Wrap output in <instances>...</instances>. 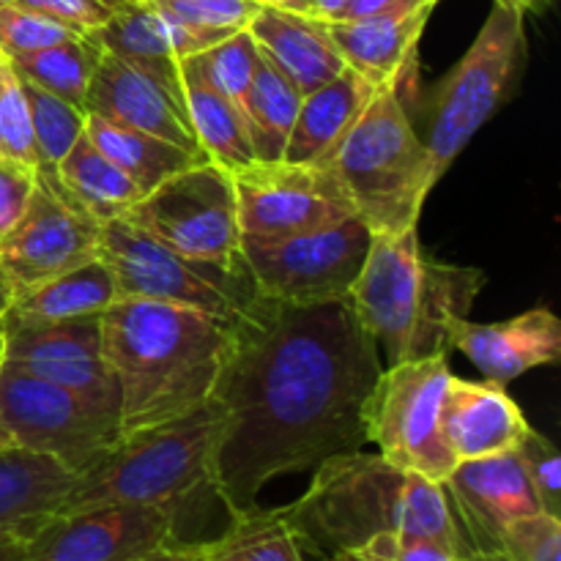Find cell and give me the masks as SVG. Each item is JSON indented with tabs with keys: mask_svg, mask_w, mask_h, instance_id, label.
<instances>
[{
	"mask_svg": "<svg viewBox=\"0 0 561 561\" xmlns=\"http://www.w3.org/2000/svg\"><path fill=\"white\" fill-rule=\"evenodd\" d=\"M376 88L367 85L356 71L345 69L327 85L301 96L283 162H323L362 113Z\"/></svg>",
	"mask_w": 561,
	"mask_h": 561,
	"instance_id": "obj_24",
	"label": "cell"
},
{
	"mask_svg": "<svg viewBox=\"0 0 561 561\" xmlns=\"http://www.w3.org/2000/svg\"><path fill=\"white\" fill-rule=\"evenodd\" d=\"M551 3V0H493V5H504V9L520 11V14H529V11H540L542 5Z\"/></svg>",
	"mask_w": 561,
	"mask_h": 561,
	"instance_id": "obj_45",
	"label": "cell"
},
{
	"mask_svg": "<svg viewBox=\"0 0 561 561\" xmlns=\"http://www.w3.org/2000/svg\"><path fill=\"white\" fill-rule=\"evenodd\" d=\"M233 186L241 239H285L356 217L327 162H255Z\"/></svg>",
	"mask_w": 561,
	"mask_h": 561,
	"instance_id": "obj_13",
	"label": "cell"
},
{
	"mask_svg": "<svg viewBox=\"0 0 561 561\" xmlns=\"http://www.w3.org/2000/svg\"><path fill=\"white\" fill-rule=\"evenodd\" d=\"M348 3L351 0H307V11H310V16H318V20L323 22H332V20H340V14H343V9Z\"/></svg>",
	"mask_w": 561,
	"mask_h": 561,
	"instance_id": "obj_44",
	"label": "cell"
},
{
	"mask_svg": "<svg viewBox=\"0 0 561 561\" xmlns=\"http://www.w3.org/2000/svg\"><path fill=\"white\" fill-rule=\"evenodd\" d=\"M5 343L0 365L71 389L118 414V383L102 354V316L38 323L3 312Z\"/></svg>",
	"mask_w": 561,
	"mask_h": 561,
	"instance_id": "obj_15",
	"label": "cell"
},
{
	"mask_svg": "<svg viewBox=\"0 0 561 561\" xmlns=\"http://www.w3.org/2000/svg\"><path fill=\"white\" fill-rule=\"evenodd\" d=\"M3 312L0 310V362H3V343H5V323H3Z\"/></svg>",
	"mask_w": 561,
	"mask_h": 561,
	"instance_id": "obj_49",
	"label": "cell"
},
{
	"mask_svg": "<svg viewBox=\"0 0 561 561\" xmlns=\"http://www.w3.org/2000/svg\"><path fill=\"white\" fill-rule=\"evenodd\" d=\"M77 474L25 447L0 453V553H25L53 524L75 488Z\"/></svg>",
	"mask_w": 561,
	"mask_h": 561,
	"instance_id": "obj_20",
	"label": "cell"
},
{
	"mask_svg": "<svg viewBox=\"0 0 561 561\" xmlns=\"http://www.w3.org/2000/svg\"><path fill=\"white\" fill-rule=\"evenodd\" d=\"M323 561H458L442 546L427 540H414V537L381 535L367 540L365 546L340 551Z\"/></svg>",
	"mask_w": 561,
	"mask_h": 561,
	"instance_id": "obj_39",
	"label": "cell"
},
{
	"mask_svg": "<svg viewBox=\"0 0 561 561\" xmlns=\"http://www.w3.org/2000/svg\"><path fill=\"white\" fill-rule=\"evenodd\" d=\"M515 453L524 463V471L529 477V485L535 491L537 502H540L542 513L561 518V455L557 444L529 427V433H526Z\"/></svg>",
	"mask_w": 561,
	"mask_h": 561,
	"instance_id": "obj_37",
	"label": "cell"
},
{
	"mask_svg": "<svg viewBox=\"0 0 561 561\" xmlns=\"http://www.w3.org/2000/svg\"><path fill=\"white\" fill-rule=\"evenodd\" d=\"M285 513L305 553L312 557L329 559L381 535L436 542L455 559L466 553L444 485L365 449L316 466L305 496Z\"/></svg>",
	"mask_w": 561,
	"mask_h": 561,
	"instance_id": "obj_3",
	"label": "cell"
},
{
	"mask_svg": "<svg viewBox=\"0 0 561 561\" xmlns=\"http://www.w3.org/2000/svg\"><path fill=\"white\" fill-rule=\"evenodd\" d=\"M99 233L96 219L38 175L25 214L0 236V299L9 305L14 296L99 257Z\"/></svg>",
	"mask_w": 561,
	"mask_h": 561,
	"instance_id": "obj_14",
	"label": "cell"
},
{
	"mask_svg": "<svg viewBox=\"0 0 561 561\" xmlns=\"http://www.w3.org/2000/svg\"><path fill=\"white\" fill-rule=\"evenodd\" d=\"M113 301H118L113 272L99 255L14 296L5 305V316L38 323L80 321V318L104 316Z\"/></svg>",
	"mask_w": 561,
	"mask_h": 561,
	"instance_id": "obj_26",
	"label": "cell"
},
{
	"mask_svg": "<svg viewBox=\"0 0 561 561\" xmlns=\"http://www.w3.org/2000/svg\"><path fill=\"white\" fill-rule=\"evenodd\" d=\"M99 255L113 272L118 299L164 301L233 323L257 296L244 261L233 266L192 261L124 217L102 225Z\"/></svg>",
	"mask_w": 561,
	"mask_h": 561,
	"instance_id": "obj_8",
	"label": "cell"
},
{
	"mask_svg": "<svg viewBox=\"0 0 561 561\" xmlns=\"http://www.w3.org/2000/svg\"><path fill=\"white\" fill-rule=\"evenodd\" d=\"M179 542V513L142 504H107L58 515L22 561H137Z\"/></svg>",
	"mask_w": 561,
	"mask_h": 561,
	"instance_id": "obj_16",
	"label": "cell"
},
{
	"mask_svg": "<svg viewBox=\"0 0 561 561\" xmlns=\"http://www.w3.org/2000/svg\"><path fill=\"white\" fill-rule=\"evenodd\" d=\"M247 31L255 38L263 58L283 71L301 96L345 71L343 55L329 36L327 22L318 16L261 5Z\"/></svg>",
	"mask_w": 561,
	"mask_h": 561,
	"instance_id": "obj_23",
	"label": "cell"
},
{
	"mask_svg": "<svg viewBox=\"0 0 561 561\" xmlns=\"http://www.w3.org/2000/svg\"><path fill=\"white\" fill-rule=\"evenodd\" d=\"M80 36L71 27L60 25V22L49 20V16L38 14V11L25 9L20 3H3L0 5V53L9 58L16 55L38 53L53 44L69 42V38Z\"/></svg>",
	"mask_w": 561,
	"mask_h": 561,
	"instance_id": "obj_36",
	"label": "cell"
},
{
	"mask_svg": "<svg viewBox=\"0 0 561 561\" xmlns=\"http://www.w3.org/2000/svg\"><path fill=\"white\" fill-rule=\"evenodd\" d=\"M447 348L460 351L485 381L507 387L535 367L559 359L561 323L542 305L499 323H471L469 318H458L447 332Z\"/></svg>",
	"mask_w": 561,
	"mask_h": 561,
	"instance_id": "obj_19",
	"label": "cell"
},
{
	"mask_svg": "<svg viewBox=\"0 0 561 561\" xmlns=\"http://www.w3.org/2000/svg\"><path fill=\"white\" fill-rule=\"evenodd\" d=\"M0 310H5V301L3 299H0Z\"/></svg>",
	"mask_w": 561,
	"mask_h": 561,
	"instance_id": "obj_53",
	"label": "cell"
},
{
	"mask_svg": "<svg viewBox=\"0 0 561 561\" xmlns=\"http://www.w3.org/2000/svg\"><path fill=\"white\" fill-rule=\"evenodd\" d=\"M181 93H184L197 146L214 164L236 175L257 162L241 110L222 93L214 91L186 58L181 60Z\"/></svg>",
	"mask_w": 561,
	"mask_h": 561,
	"instance_id": "obj_27",
	"label": "cell"
},
{
	"mask_svg": "<svg viewBox=\"0 0 561 561\" xmlns=\"http://www.w3.org/2000/svg\"><path fill=\"white\" fill-rule=\"evenodd\" d=\"M299 104L301 93L261 55L255 80L241 102V115L257 162H283Z\"/></svg>",
	"mask_w": 561,
	"mask_h": 561,
	"instance_id": "obj_30",
	"label": "cell"
},
{
	"mask_svg": "<svg viewBox=\"0 0 561 561\" xmlns=\"http://www.w3.org/2000/svg\"><path fill=\"white\" fill-rule=\"evenodd\" d=\"M444 493L466 553L496 551L507 526L542 513L518 453L463 460L447 477Z\"/></svg>",
	"mask_w": 561,
	"mask_h": 561,
	"instance_id": "obj_18",
	"label": "cell"
},
{
	"mask_svg": "<svg viewBox=\"0 0 561 561\" xmlns=\"http://www.w3.org/2000/svg\"><path fill=\"white\" fill-rule=\"evenodd\" d=\"M0 422L16 447L47 455L75 474L121 438L115 411L9 365H0Z\"/></svg>",
	"mask_w": 561,
	"mask_h": 561,
	"instance_id": "obj_10",
	"label": "cell"
},
{
	"mask_svg": "<svg viewBox=\"0 0 561 561\" xmlns=\"http://www.w3.org/2000/svg\"><path fill=\"white\" fill-rule=\"evenodd\" d=\"M496 551L507 561H561V518L535 513L515 520Z\"/></svg>",
	"mask_w": 561,
	"mask_h": 561,
	"instance_id": "obj_38",
	"label": "cell"
},
{
	"mask_svg": "<svg viewBox=\"0 0 561 561\" xmlns=\"http://www.w3.org/2000/svg\"><path fill=\"white\" fill-rule=\"evenodd\" d=\"M55 190L64 192L77 208L96 219L99 225L118 219L142 197V190L118 168L110 162L88 135L71 146L53 173H38Z\"/></svg>",
	"mask_w": 561,
	"mask_h": 561,
	"instance_id": "obj_25",
	"label": "cell"
},
{
	"mask_svg": "<svg viewBox=\"0 0 561 561\" xmlns=\"http://www.w3.org/2000/svg\"><path fill=\"white\" fill-rule=\"evenodd\" d=\"M526 60L524 14L493 5L463 58L438 80L425 107V142L436 179L453 168L477 131L513 96Z\"/></svg>",
	"mask_w": 561,
	"mask_h": 561,
	"instance_id": "obj_7",
	"label": "cell"
},
{
	"mask_svg": "<svg viewBox=\"0 0 561 561\" xmlns=\"http://www.w3.org/2000/svg\"><path fill=\"white\" fill-rule=\"evenodd\" d=\"M85 135L110 162L118 164L140 186L142 195L162 184V181H168L170 175L208 162L206 153L186 151V148L173 146L162 137L113 124V121L99 118L93 113H85Z\"/></svg>",
	"mask_w": 561,
	"mask_h": 561,
	"instance_id": "obj_28",
	"label": "cell"
},
{
	"mask_svg": "<svg viewBox=\"0 0 561 561\" xmlns=\"http://www.w3.org/2000/svg\"><path fill=\"white\" fill-rule=\"evenodd\" d=\"M488 274L474 266L433 261L416 228L373 233L362 272L348 290L362 327L389 354V365L449 354L453 321L469 318Z\"/></svg>",
	"mask_w": 561,
	"mask_h": 561,
	"instance_id": "obj_4",
	"label": "cell"
},
{
	"mask_svg": "<svg viewBox=\"0 0 561 561\" xmlns=\"http://www.w3.org/2000/svg\"><path fill=\"white\" fill-rule=\"evenodd\" d=\"M99 58H102V47L91 36H75L38 53L16 55L11 64L25 82H33L42 91L55 93L85 110L88 88H91Z\"/></svg>",
	"mask_w": 561,
	"mask_h": 561,
	"instance_id": "obj_31",
	"label": "cell"
},
{
	"mask_svg": "<svg viewBox=\"0 0 561 561\" xmlns=\"http://www.w3.org/2000/svg\"><path fill=\"white\" fill-rule=\"evenodd\" d=\"M438 0H351L343 9L340 20H367V16L403 14V11L422 9V5H436Z\"/></svg>",
	"mask_w": 561,
	"mask_h": 561,
	"instance_id": "obj_42",
	"label": "cell"
},
{
	"mask_svg": "<svg viewBox=\"0 0 561 561\" xmlns=\"http://www.w3.org/2000/svg\"><path fill=\"white\" fill-rule=\"evenodd\" d=\"M38 186V170L25 164L0 162V236L25 214Z\"/></svg>",
	"mask_w": 561,
	"mask_h": 561,
	"instance_id": "obj_41",
	"label": "cell"
},
{
	"mask_svg": "<svg viewBox=\"0 0 561 561\" xmlns=\"http://www.w3.org/2000/svg\"><path fill=\"white\" fill-rule=\"evenodd\" d=\"M85 113L203 153L181 93V66L179 77H164L102 49L88 88Z\"/></svg>",
	"mask_w": 561,
	"mask_h": 561,
	"instance_id": "obj_17",
	"label": "cell"
},
{
	"mask_svg": "<svg viewBox=\"0 0 561 561\" xmlns=\"http://www.w3.org/2000/svg\"><path fill=\"white\" fill-rule=\"evenodd\" d=\"M0 162L38 170L25 85L5 53H0Z\"/></svg>",
	"mask_w": 561,
	"mask_h": 561,
	"instance_id": "obj_34",
	"label": "cell"
},
{
	"mask_svg": "<svg viewBox=\"0 0 561 561\" xmlns=\"http://www.w3.org/2000/svg\"><path fill=\"white\" fill-rule=\"evenodd\" d=\"M458 561H507L499 551H485V553H466Z\"/></svg>",
	"mask_w": 561,
	"mask_h": 561,
	"instance_id": "obj_47",
	"label": "cell"
},
{
	"mask_svg": "<svg viewBox=\"0 0 561 561\" xmlns=\"http://www.w3.org/2000/svg\"><path fill=\"white\" fill-rule=\"evenodd\" d=\"M381 373L378 343L348 299L288 305L257 294L230 323L211 400L225 427L211 491L228 513L290 471L365 449L362 411Z\"/></svg>",
	"mask_w": 561,
	"mask_h": 561,
	"instance_id": "obj_1",
	"label": "cell"
},
{
	"mask_svg": "<svg viewBox=\"0 0 561 561\" xmlns=\"http://www.w3.org/2000/svg\"><path fill=\"white\" fill-rule=\"evenodd\" d=\"M3 3H16V0H0V5H3Z\"/></svg>",
	"mask_w": 561,
	"mask_h": 561,
	"instance_id": "obj_52",
	"label": "cell"
},
{
	"mask_svg": "<svg viewBox=\"0 0 561 561\" xmlns=\"http://www.w3.org/2000/svg\"><path fill=\"white\" fill-rule=\"evenodd\" d=\"M261 5H279V9H290V11H301V14H310L307 11V0H257Z\"/></svg>",
	"mask_w": 561,
	"mask_h": 561,
	"instance_id": "obj_46",
	"label": "cell"
},
{
	"mask_svg": "<svg viewBox=\"0 0 561 561\" xmlns=\"http://www.w3.org/2000/svg\"><path fill=\"white\" fill-rule=\"evenodd\" d=\"M373 233L359 217L285 239H241V261L257 294L288 305L348 299Z\"/></svg>",
	"mask_w": 561,
	"mask_h": 561,
	"instance_id": "obj_12",
	"label": "cell"
},
{
	"mask_svg": "<svg viewBox=\"0 0 561 561\" xmlns=\"http://www.w3.org/2000/svg\"><path fill=\"white\" fill-rule=\"evenodd\" d=\"M107 3H113V5H126V3H131V0H107Z\"/></svg>",
	"mask_w": 561,
	"mask_h": 561,
	"instance_id": "obj_51",
	"label": "cell"
},
{
	"mask_svg": "<svg viewBox=\"0 0 561 561\" xmlns=\"http://www.w3.org/2000/svg\"><path fill=\"white\" fill-rule=\"evenodd\" d=\"M25 553H0V561H22Z\"/></svg>",
	"mask_w": 561,
	"mask_h": 561,
	"instance_id": "obj_50",
	"label": "cell"
},
{
	"mask_svg": "<svg viewBox=\"0 0 561 561\" xmlns=\"http://www.w3.org/2000/svg\"><path fill=\"white\" fill-rule=\"evenodd\" d=\"M230 323L164 301L118 299L102 316V354L118 383L124 433L162 425L211 400Z\"/></svg>",
	"mask_w": 561,
	"mask_h": 561,
	"instance_id": "obj_2",
	"label": "cell"
},
{
	"mask_svg": "<svg viewBox=\"0 0 561 561\" xmlns=\"http://www.w3.org/2000/svg\"><path fill=\"white\" fill-rule=\"evenodd\" d=\"M16 3L71 27L80 36H91L93 31L107 25L110 16L118 9L107 0H16Z\"/></svg>",
	"mask_w": 561,
	"mask_h": 561,
	"instance_id": "obj_40",
	"label": "cell"
},
{
	"mask_svg": "<svg viewBox=\"0 0 561 561\" xmlns=\"http://www.w3.org/2000/svg\"><path fill=\"white\" fill-rule=\"evenodd\" d=\"M203 561H305L299 535L283 510L247 507L230 513L217 540L201 542Z\"/></svg>",
	"mask_w": 561,
	"mask_h": 561,
	"instance_id": "obj_29",
	"label": "cell"
},
{
	"mask_svg": "<svg viewBox=\"0 0 561 561\" xmlns=\"http://www.w3.org/2000/svg\"><path fill=\"white\" fill-rule=\"evenodd\" d=\"M148 3H164V0H148Z\"/></svg>",
	"mask_w": 561,
	"mask_h": 561,
	"instance_id": "obj_54",
	"label": "cell"
},
{
	"mask_svg": "<svg viewBox=\"0 0 561 561\" xmlns=\"http://www.w3.org/2000/svg\"><path fill=\"white\" fill-rule=\"evenodd\" d=\"M436 5L403 14L367 16V20H332L327 31L343 55L345 69L356 71L367 85L405 88L416 66V49Z\"/></svg>",
	"mask_w": 561,
	"mask_h": 561,
	"instance_id": "obj_22",
	"label": "cell"
},
{
	"mask_svg": "<svg viewBox=\"0 0 561 561\" xmlns=\"http://www.w3.org/2000/svg\"><path fill=\"white\" fill-rule=\"evenodd\" d=\"M137 561H203V551L201 542H170V546L157 548L148 557L137 559Z\"/></svg>",
	"mask_w": 561,
	"mask_h": 561,
	"instance_id": "obj_43",
	"label": "cell"
},
{
	"mask_svg": "<svg viewBox=\"0 0 561 561\" xmlns=\"http://www.w3.org/2000/svg\"><path fill=\"white\" fill-rule=\"evenodd\" d=\"M190 60L197 75L208 82L217 93H222L228 102H233L241 110L247 91H250L255 71L261 66V49L250 31L233 33L225 42L203 49L201 55H192Z\"/></svg>",
	"mask_w": 561,
	"mask_h": 561,
	"instance_id": "obj_33",
	"label": "cell"
},
{
	"mask_svg": "<svg viewBox=\"0 0 561 561\" xmlns=\"http://www.w3.org/2000/svg\"><path fill=\"white\" fill-rule=\"evenodd\" d=\"M124 219L192 261L219 266L241 261L233 175L211 159L153 186L124 214Z\"/></svg>",
	"mask_w": 561,
	"mask_h": 561,
	"instance_id": "obj_11",
	"label": "cell"
},
{
	"mask_svg": "<svg viewBox=\"0 0 561 561\" xmlns=\"http://www.w3.org/2000/svg\"><path fill=\"white\" fill-rule=\"evenodd\" d=\"M11 447H16L14 436H11L9 427H5L3 422H0V453H5V449H11Z\"/></svg>",
	"mask_w": 561,
	"mask_h": 561,
	"instance_id": "obj_48",
	"label": "cell"
},
{
	"mask_svg": "<svg viewBox=\"0 0 561 561\" xmlns=\"http://www.w3.org/2000/svg\"><path fill=\"white\" fill-rule=\"evenodd\" d=\"M323 162L370 233L416 228L438 184L431 153L403 104V88H378Z\"/></svg>",
	"mask_w": 561,
	"mask_h": 561,
	"instance_id": "obj_6",
	"label": "cell"
},
{
	"mask_svg": "<svg viewBox=\"0 0 561 561\" xmlns=\"http://www.w3.org/2000/svg\"><path fill=\"white\" fill-rule=\"evenodd\" d=\"M529 427L502 383L449 378L442 400V436L458 463L515 453Z\"/></svg>",
	"mask_w": 561,
	"mask_h": 561,
	"instance_id": "obj_21",
	"label": "cell"
},
{
	"mask_svg": "<svg viewBox=\"0 0 561 561\" xmlns=\"http://www.w3.org/2000/svg\"><path fill=\"white\" fill-rule=\"evenodd\" d=\"M222 427V409L206 400L179 420L124 433L91 469L77 474L60 515L107 504H142L181 515L186 504L211 491Z\"/></svg>",
	"mask_w": 561,
	"mask_h": 561,
	"instance_id": "obj_5",
	"label": "cell"
},
{
	"mask_svg": "<svg viewBox=\"0 0 561 561\" xmlns=\"http://www.w3.org/2000/svg\"><path fill=\"white\" fill-rule=\"evenodd\" d=\"M153 5L173 14L184 25L219 38V42L230 38L233 33L247 31L252 16L261 9L257 0H164V3Z\"/></svg>",
	"mask_w": 561,
	"mask_h": 561,
	"instance_id": "obj_35",
	"label": "cell"
},
{
	"mask_svg": "<svg viewBox=\"0 0 561 561\" xmlns=\"http://www.w3.org/2000/svg\"><path fill=\"white\" fill-rule=\"evenodd\" d=\"M453 378L447 354L381 367L362 411L367 444L398 469L444 485L458 466L442 436V400Z\"/></svg>",
	"mask_w": 561,
	"mask_h": 561,
	"instance_id": "obj_9",
	"label": "cell"
},
{
	"mask_svg": "<svg viewBox=\"0 0 561 561\" xmlns=\"http://www.w3.org/2000/svg\"><path fill=\"white\" fill-rule=\"evenodd\" d=\"M31 113L33 146L38 157V173H53L60 159L85 135V110L55 93L42 91L33 82L22 80Z\"/></svg>",
	"mask_w": 561,
	"mask_h": 561,
	"instance_id": "obj_32",
	"label": "cell"
}]
</instances>
